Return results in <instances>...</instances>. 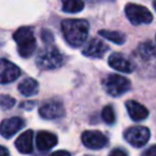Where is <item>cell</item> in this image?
Masks as SVG:
<instances>
[{
	"label": "cell",
	"instance_id": "cell-4",
	"mask_svg": "<svg viewBox=\"0 0 156 156\" xmlns=\"http://www.w3.org/2000/svg\"><path fill=\"white\" fill-rule=\"evenodd\" d=\"M102 85L111 96H119L130 89V82L119 74H108L102 80Z\"/></svg>",
	"mask_w": 156,
	"mask_h": 156
},
{
	"label": "cell",
	"instance_id": "cell-23",
	"mask_svg": "<svg viewBox=\"0 0 156 156\" xmlns=\"http://www.w3.org/2000/svg\"><path fill=\"white\" fill-rule=\"evenodd\" d=\"M5 155H9V150L5 149L4 146H0V156H5Z\"/></svg>",
	"mask_w": 156,
	"mask_h": 156
},
{
	"label": "cell",
	"instance_id": "cell-5",
	"mask_svg": "<svg viewBox=\"0 0 156 156\" xmlns=\"http://www.w3.org/2000/svg\"><path fill=\"white\" fill-rule=\"evenodd\" d=\"M124 11L126 16L133 24H145L152 21V15L145 6L136 4H127Z\"/></svg>",
	"mask_w": 156,
	"mask_h": 156
},
{
	"label": "cell",
	"instance_id": "cell-12",
	"mask_svg": "<svg viewBox=\"0 0 156 156\" xmlns=\"http://www.w3.org/2000/svg\"><path fill=\"white\" fill-rule=\"evenodd\" d=\"M23 124L24 122L20 117H11V118L4 119L0 123V134L5 138H11L23 127Z\"/></svg>",
	"mask_w": 156,
	"mask_h": 156
},
{
	"label": "cell",
	"instance_id": "cell-1",
	"mask_svg": "<svg viewBox=\"0 0 156 156\" xmlns=\"http://www.w3.org/2000/svg\"><path fill=\"white\" fill-rule=\"evenodd\" d=\"M66 41L72 46H80L88 38L89 23L84 20H65L61 23Z\"/></svg>",
	"mask_w": 156,
	"mask_h": 156
},
{
	"label": "cell",
	"instance_id": "cell-15",
	"mask_svg": "<svg viewBox=\"0 0 156 156\" xmlns=\"http://www.w3.org/2000/svg\"><path fill=\"white\" fill-rule=\"evenodd\" d=\"M17 150L22 154H32L33 152V132L26 130L23 132L15 143Z\"/></svg>",
	"mask_w": 156,
	"mask_h": 156
},
{
	"label": "cell",
	"instance_id": "cell-21",
	"mask_svg": "<svg viewBox=\"0 0 156 156\" xmlns=\"http://www.w3.org/2000/svg\"><path fill=\"white\" fill-rule=\"evenodd\" d=\"M143 155H145V156H156V145H152L151 147L145 150L143 152Z\"/></svg>",
	"mask_w": 156,
	"mask_h": 156
},
{
	"label": "cell",
	"instance_id": "cell-8",
	"mask_svg": "<svg viewBox=\"0 0 156 156\" xmlns=\"http://www.w3.org/2000/svg\"><path fill=\"white\" fill-rule=\"evenodd\" d=\"M20 74L21 71L15 63L5 58H0V84L11 83L15 79H17Z\"/></svg>",
	"mask_w": 156,
	"mask_h": 156
},
{
	"label": "cell",
	"instance_id": "cell-16",
	"mask_svg": "<svg viewBox=\"0 0 156 156\" xmlns=\"http://www.w3.org/2000/svg\"><path fill=\"white\" fill-rule=\"evenodd\" d=\"M38 88H39V84L33 78H26L18 85L20 93L22 95H24V96H32V95L37 94L38 93Z\"/></svg>",
	"mask_w": 156,
	"mask_h": 156
},
{
	"label": "cell",
	"instance_id": "cell-10",
	"mask_svg": "<svg viewBox=\"0 0 156 156\" xmlns=\"http://www.w3.org/2000/svg\"><path fill=\"white\" fill-rule=\"evenodd\" d=\"M108 65L112 68H115L117 71H121L123 73H130L135 68L134 62L130 61L127 56H124L119 52H115L108 57Z\"/></svg>",
	"mask_w": 156,
	"mask_h": 156
},
{
	"label": "cell",
	"instance_id": "cell-19",
	"mask_svg": "<svg viewBox=\"0 0 156 156\" xmlns=\"http://www.w3.org/2000/svg\"><path fill=\"white\" fill-rule=\"evenodd\" d=\"M101 117H102L104 122H105V123H107V124H112V123H115L116 117H115V111H113V107H112V106H110V105L105 106V107L102 108Z\"/></svg>",
	"mask_w": 156,
	"mask_h": 156
},
{
	"label": "cell",
	"instance_id": "cell-25",
	"mask_svg": "<svg viewBox=\"0 0 156 156\" xmlns=\"http://www.w3.org/2000/svg\"><path fill=\"white\" fill-rule=\"evenodd\" d=\"M154 7H155V10H156V0H154Z\"/></svg>",
	"mask_w": 156,
	"mask_h": 156
},
{
	"label": "cell",
	"instance_id": "cell-20",
	"mask_svg": "<svg viewBox=\"0 0 156 156\" xmlns=\"http://www.w3.org/2000/svg\"><path fill=\"white\" fill-rule=\"evenodd\" d=\"M15 99L10 95H0V108L1 110H10L15 105Z\"/></svg>",
	"mask_w": 156,
	"mask_h": 156
},
{
	"label": "cell",
	"instance_id": "cell-14",
	"mask_svg": "<svg viewBox=\"0 0 156 156\" xmlns=\"http://www.w3.org/2000/svg\"><path fill=\"white\" fill-rule=\"evenodd\" d=\"M126 107H127L129 117L135 122L144 121L149 115V111L146 110V107L143 106L141 104H139L138 101H134V100L127 101L126 102Z\"/></svg>",
	"mask_w": 156,
	"mask_h": 156
},
{
	"label": "cell",
	"instance_id": "cell-2",
	"mask_svg": "<svg viewBox=\"0 0 156 156\" xmlns=\"http://www.w3.org/2000/svg\"><path fill=\"white\" fill-rule=\"evenodd\" d=\"M13 39L17 44L18 54L22 57H29L34 52L37 43H35V38H34L30 28L22 27L20 29H17L13 34Z\"/></svg>",
	"mask_w": 156,
	"mask_h": 156
},
{
	"label": "cell",
	"instance_id": "cell-9",
	"mask_svg": "<svg viewBox=\"0 0 156 156\" xmlns=\"http://www.w3.org/2000/svg\"><path fill=\"white\" fill-rule=\"evenodd\" d=\"M39 115L45 119H56L65 115V108L60 101L51 100L40 106Z\"/></svg>",
	"mask_w": 156,
	"mask_h": 156
},
{
	"label": "cell",
	"instance_id": "cell-7",
	"mask_svg": "<svg viewBox=\"0 0 156 156\" xmlns=\"http://www.w3.org/2000/svg\"><path fill=\"white\" fill-rule=\"evenodd\" d=\"M82 143L88 149L99 150L107 145L108 140L105 134H102L99 130H85L82 134Z\"/></svg>",
	"mask_w": 156,
	"mask_h": 156
},
{
	"label": "cell",
	"instance_id": "cell-3",
	"mask_svg": "<svg viewBox=\"0 0 156 156\" xmlns=\"http://www.w3.org/2000/svg\"><path fill=\"white\" fill-rule=\"evenodd\" d=\"M63 63V56L55 48H46L37 56V66L40 69H54Z\"/></svg>",
	"mask_w": 156,
	"mask_h": 156
},
{
	"label": "cell",
	"instance_id": "cell-18",
	"mask_svg": "<svg viewBox=\"0 0 156 156\" xmlns=\"http://www.w3.org/2000/svg\"><path fill=\"white\" fill-rule=\"evenodd\" d=\"M99 34L105 38V39H108L111 40L112 43L115 44H123L126 41V35L121 32H115V30H100Z\"/></svg>",
	"mask_w": 156,
	"mask_h": 156
},
{
	"label": "cell",
	"instance_id": "cell-24",
	"mask_svg": "<svg viewBox=\"0 0 156 156\" xmlns=\"http://www.w3.org/2000/svg\"><path fill=\"white\" fill-rule=\"evenodd\" d=\"M90 2H105V1H113V0H88Z\"/></svg>",
	"mask_w": 156,
	"mask_h": 156
},
{
	"label": "cell",
	"instance_id": "cell-22",
	"mask_svg": "<svg viewBox=\"0 0 156 156\" xmlns=\"http://www.w3.org/2000/svg\"><path fill=\"white\" fill-rule=\"evenodd\" d=\"M111 155L112 156H115V155H127V152L126 151H123V150H121V149H116V150H113V151H111Z\"/></svg>",
	"mask_w": 156,
	"mask_h": 156
},
{
	"label": "cell",
	"instance_id": "cell-13",
	"mask_svg": "<svg viewBox=\"0 0 156 156\" xmlns=\"http://www.w3.org/2000/svg\"><path fill=\"white\" fill-rule=\"evenodd\" d=\"M56 144H57V138L55 134L46 132V130L38 132V134L35 136V145H37L38 150L48 151V150L52 149Z\"/></svg>",
	"mask_w": 156,
	"mask_h": 156
},
{
	"label": "cell",
	"instance_id": "cell-6",
	"mask_svg": "<svg viewBox=\"0 0 156 156\" xmlns=\"http://www.w3.org/2000/svg\"><path fill=\"white\" fill-rule=\"evenodd\" d=\"M149 138H150L149 129L141 126L130 127L124 132V139L135 147L144 146L149 141Z\"/></svg>",
	"mask_w": 156,
	"mask_h": 156
},
{
	"label": "cell",
	"instance_id": "cell-17",
	"mask_svg": "<svg viewBox=\"0 0 156 156\" xmlns=\"http://www.w3.org/2000/svg\"><path fill=\"white\" fill-rule=\"evenodd\" d=\"M62 1V9L66 12L69 13H77L83 10L84 2L83 0H61Z\"/></svg>",
	"mask_w": 156,
	"mask_h": 156
},
{
	"label": "cell",
	"instance_id": "cell-11",
	"mask_svg": "<svg viewBox=\"0 0 156 156\" xmlns=\"http://www.w3.org/2000/svg\"><path fill=\"white\" fill-rule=\"evenodd\" d=\"M107 49H108V46L102 40L98 39V38H93V39H90L85 44V46H84V49H83L82 52L85 56L96 57L98 58V57H102L104 54L107 51Z\"/></svg>",
	"mask_w": 156,
	"mask_h": 156
}]
</instances>
